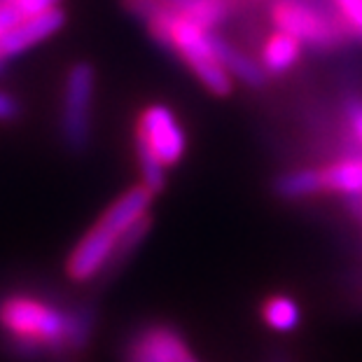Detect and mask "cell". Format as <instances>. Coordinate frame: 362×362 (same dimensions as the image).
<instances>
[{"instance_id": "obj_1", "label": "cell", "mask_w": 362, "mask_h": 362, "mask_svg": "<svg viewBox=\"0 0 362 362\" xmlns=\"http://www.w3.org/2000/svg\"><path fill=\"white\" fill-rule=\"evenodd\" d=\"M0 327L10 337V349L21 358L71 351V309L33 295L0 299Z\"/></svg>"}, {"instance_id": "obj_2", "label": "cell", "mask_w": 362, "mask_h": 362, "mask_svg": "<svg viewBox=\"0 0 362 362\" xmlns=\"http://www.w3.org/2000/svg\"><path fill=\"white\" fill-rule=\"evenodd\" d=\"M150 33L159 45L175 52L189 66V71L204 82L208 91L218 96H227L232 91V75L220 64L213 49V33L192 19L182 17L166 5H159L145 19Z\"/></svg>"}, {"instance_id": "obj_3", "label": "cell", "mask_w": 362, "mask_h": 362, "mask_svg": "<svg viewBox=\"0 0 362 362\" xmlns=\"http://www.w3.org/2000/svg\"><path fill=\"white\" fill-rule=\"evenodd\" d=\"M94 87V68L84 61L71 66L64 84V103H61V136L66 148L73 152H84L89 145Z\"/></svg>"}, {"instance_id": "obj_4", "label": "cell", "mask_w": 362, "mask_h": 362, "mask_svg": "<svg viewBox=\"0 0 362 362\" xmlns=\"http://www.w3.org/2000/svg\"><path fill=\"white\" fill-rule=\"evenodd\" d=\"M272 19L279 30H285L302 45H313L318 49H329L341 40V28L318 7L304 0H279L272 10Z\"/></svg>"}, {"instance_id": "obj_5", "label": "cell", "mask_w": 362, "mask_h": 362, "mask_svg": "<svg viewBox=\"0 0 362 362\" xmlns=\"http://www.w3.org/2000/svg\"><path fill=\"white\" fill-rule=\"evenodd\" d=\"M136 138L148 145L164 166L178 164L185 155L182 127L178 124L171 107H166L161 103L145 107L141 112L138 127H136Z\"/></svg>"}, {"instance_id": "obj_6", "label": "cell", "mask_w": 362, "mask_h": 362, "mask_svg": "<svg viewBox=\"0 0 362 362\" xmlns=\"http://www.w3.org/2000/svg\"><path fill=\"white\" fill-rule=\"evenodd\" d=\"M119 232L107 227L105 222L98 220L96 227H91L82 241L75 245L71 257L66 262V272L73 281L84 283L98 276L107 264H112L115 250L119 243Z\"/></svg>"}, {"instance_id": "obj_7", "label": "cell", "mask_w": 362, "mask_h": 362, "mask_svg": "<svg viewBox=\"0 0 362 362\" xmlns=\"http://www.w3.org/2000/svg\"><path fill=\"white\" fill-rule=\"evenodd\" d=\"M64 24H66V14L61 7H54V10L28 17L21 21L19 26L7 30L5 35H0V54H3L5 59L19 57V54H24L30 47H35V45H40L54 33H59V30L64 28Z\"/></svg>"}, {"instance_id": "obj_8", "label": "cell", "mask_w": 362, "mask_h": 362, "mask_svg": "<svg viewBox=\"0 0 362 362\" xmlns=\"http://www.w3.org/2000/svg\"><path fill=\"white\" fill-rule=\"evenodd\" d=\"M299 57H302V42L285 30H276L262 47V68L267 75H283L297 64Z\"/></svg>"}, {"instance_id": "obj_9", "label": "cell", "mask_w": 362, "mask_h": 362, "mask_svg": "<svg viewBox=\"0 0 362 362\" xmlns=\"http://www.w3.org/2000/svg\"><path fill=\"white\" fill-rule=\"evenodd\" d=\"M213 49H215V57L220 59V64L227 68V73L232 75V78L236 75V78L243 84H248V87H262V84H264L267 80L264 68L257 66L250 57H245L243 52L232 47L225 37L213 35Z\"/></svg>"}, {"instance_id": "obj_10", "label": "cell", "mask_w": 362, "mask_h": 362, "mask_svg": "<svg viewBox=\"0 0 362 362\" xmlns=\"http://www.w3.org/2000/svg\"><path fill=\"white\" fill-rule=\"evenodd\" d=\"M325 192L362 197V155H351L337 164L320 168Z\"/></svg>"}, {"instance_id": "obj_11", "label": "cell", "mask_w": 362, "mask_h": 362, "mask_svg": "<svg viewBox=\"0 0 362 362\" xmlns=\"http://www.w3.org/2000/svg\"><path fill=\"white\" fill-rule=\"evenodd\" d=\"M161 5L171 7L182 17L192 19L194 24L213 30L227 17V3L225 0H159Z\"/></svg>"}, {"instance_id": "obj_12", "label": "cell", "mask_w": 362, "mask_h": 362, "mask_svg": "<svg viewBox=\"0 0 362 362\" xmlns=\"http://www.w3.org/2000/svg\"><path fill=\"white\" fill-rule=\"evenodd\" d=\"M276 192L285 199H302L325 192L320 168H297L276 180Z\"/></svg>"}, {"instance_id": "obj_13", "label": "cell", "mask_w": 362, "mask_h": 362, "mask_svg": "<svg viewBox=\"0 0 362 362\" xmlns=\"http://www.w3.org/2000/svg\"><path fill=\"white\" fill-rule=\"evenodd\" d=\"M262 318L276 332H292L299 325V306L292 297L285 295H274L262 304Z\"/></svg>"}, {"instance_id": "obj_14", "label": "cell", "mask_w": 362, "mask_h": 362, "mask_svg": "<svg viewBox=\"0 0 362 362\" xmlns=\"http://www.w3.org/2000/svg\"><path fill=\"white\" fill-rule=\"evenodd\" d=\"M136 155H138V164H141V175H143V185L148 187L152 194L164 189V180H166V173H164V164L155 157L148 145L143 141L136 138Z\"/></svg>"}, {"instance_id": "obj_15", "label": "cell", "mask_w": 362, "mask_h": 362, "mask_svg": "<svg viewBox=\"0 0 362 362\" xmlns=\"http://www.w3.org/2000/svg\"><path fill=\"white\" fill-rule=\"evenodd\" d=\"M148 229H150V215H145V218L134 222V225H131L127 232L119 236V243H117V250H115L112 264H115V262H122L124 257H129L131 252H134L138 245H141L145 234H148Z\"/></svg>"}, {"instance_id": "obj_16", "label": "cell", "mask_w": 362, "mask_h": 362, "mask_svg": "<svg viewBox=\"0 0 362 362\" xmlns=\"http://www.w3.org/2000/svg\"><path fill=\"white\" fill-rule=\"evenodd\" d=\"M337 7L349 30L362 35V0H337Z\"/></svg>"}, {"instance_id": "obj_17", "label": "cell", "mask_w": 362, "mask_h": 362, "mask_svg": "<svg viewBox=\"0 0 362 362\" xmlns=\"http://www.w3.org/2000/svg\"><path fill=\"white\" fill-rule=\"evenodd\" d=\"M26 17L19 12V7L12 0H0V35H5L7 30L19 26Z\"/></svg>"}, {"instance_id": "obj_18", "label": "cell", "mask_w": 362, "mask_h": 362, "mask_svg": "<svg viewBox=\"0 0 362 362\" xmlns=\"http://www.w3.org/2000/svg\"><path fill=\"white\" fill-rule=\"evenodd\" d=\"M124 362H159L148 346L143 344L141 337H134L131 341L127 344V351H124Z\"/></svg>"}, {"instance_id": "obj_19", "label": "cell", "mask_w": 362, "mask_h": 362, "mask_svg": "<svg viewBox=\"0 0 362 362\" xmlns=\"http://www.w3.org/2000/svg\"><path fill=\"white\" fill-rule=\"evenodd\" d=\"M14 5L19 7V12L24 14V17H35V14H42L47 10H54V7H59L61 0H12Z\"/></svg>"}, {"instance_id": "obj_20", "label": "cell", "mask_w": 362, "mask_h": 362, "mask_svg": "<svg viewBox=\"0 0 362 362\" xmlns=\"http://www.w3.org/2000/svg\"><path fill=\"white\" fill-rule=\"evenodd\" d=\"M19 115H21L19 98L0 89V122H14Z\"/></svg>"}, {"instance_id": "obj_21", "label": "cell", "mask_w": 362, "mask_h": 362, "mask_svg": "<svg viewBox=\"0 0 362 362\" xmlns=\"http://www.w3.org/2000/svg\"><path fill=\"white\" fill-rule=\"evenodd\" d=\"M346 115H349L353 136H356L358 143L362 145V101L360 98H351V101L346 103Z\"/></svg>"}, {"instance_id": "obj_22", "label": "cell", "mask_w": 362, "mask_h": 362, "mask_svg": "<svg viewBox=\"0 0 362 362\" xmlns=\"http://www.w3.org/2000/svg\"><path fill=\"white\" fill-rule=\"evenodd\" d=\"M161 3L159 0H124V7L131 12V14H136V17H141L143 21L150 17L152 12L157 10Z\"/></svg>"}, {"instance_id": "obj_23", "label": "cell", "mask_w": 362, "mask_h": 362, "mask_svg": "<svg viewBox=\"0 0 362 362\" xmlns=\"http://www.w3.org/2000/svg\"><path fill=\"white\" fill-rule=\"evenodd\" d=\"M5 57H3V54H0V75H3V71H5Z\"/></svg>"}, {"instance_id": "obj_24", "label": "cell", "mask_w": 362, "mask_h": 362, "mask_svg": "<svg viewBox=\"0 0 362 362\" xmlns=\"http://www.w3.org/2000/svg\"><path fill=\"white\" fill-rule=\"evenodd\" d=\"M185 362H197V360H194V358H192V356H189V358H187V360H185Z\"/></svg>"}]
</instances>
